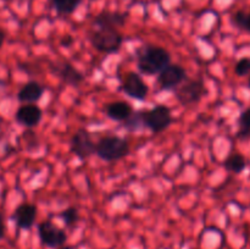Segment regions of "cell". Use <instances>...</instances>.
Wrapping results in <instances>:
<instances>
[{"mask_svg": "<svg viewBox=\"0 0 250 249\" xmlns=\"http://www.w3.org/2000/svg\"><path fill=\"white\" fill-rule=\"evenodd\" d=\"M136 60L137 67L142 73L154 76L171 63V55L163 46L146 44L136 50Z\"/></svg>", "mask_w": 250, "mask_h": 249, "instance_id": "obj_1", "label": "cell"}, {"mask_svg": "<svg viewBox=\"0 0 250 249\" xmlns=\"http://www.w3.org/2000/svg\"><path fill=\"white\" fill-rule=\"evenodd\" d=\"M88 39L95 50L105 54L116 53L124 42L117 28L104 26H92L88 32Z\"/></svg>", "mask_w": 250, "mask_h": 249, "instance_id": "obj_2", "label": "cell"}, {"mask_svg": "<svg viewBox=\"0 0 250 249\" xmlns=\"http://www.w3.org/2000/svg\"><path fill=\"white\" fill-rule=\"evenodd\" d=\"M129 153V143L127 139L119 136L103 137L95 144V154L102 160L112 163L124 159Z\"/></svg>", "mask_w": 250, "mask_h": 249, "instance_id": "obj_3", "label": "cell"}, {"mask_svg": "<svg viewBox=\"0 0 250 249\" xmlns=\"http://www.w3.org/2000/svg\"><path fill=\"white\" fill-rule=\"evenodd\" d=\"M205 93L207 88L202 80H189V78H187L173 90L176 99L182 106H192L198 104L203 99Z\"/></svg>", "mask_w": 250, "mask_h": 249, "instance_id": "obj_4", "label": "cell"}, {"mask_svg": "<svg viewBox=\"0 0 250 249\" xmlns=\"http://www.w3.org/2000/svg\"><path fill=\"white\" fill-rule=\"evenodd\" d=\"M144 127L150 129L154 134L165 131L172 124V115L170 107L158 104L150 110H143Z\"/></svg>", "mask_w": 250, "mask_h": 249, "instance_id": "obj_5", "label": "cell"}, {"mask_svg": "<svg viewBox=\"0 0 250 249\" xmlns=\"http://www.w3.org/2000/svg\"><path fill=\"white\" fill-rule=\"evenodd\" d=\"M38 237L42 246L50 249H58L65 246L67 242V234L65 229L56 226L51 220H45L38 224Z\"/></svg>", "mask_w": 250, "mask_h": 249, "instance_id": "obj_6", "label": "cell"}, {"mask_svg": "<svg viewBox=\"0 0 250 249\" xmlns=\"http://www.w3.org/2000/svg\"><path fill=\"white\" fill-rule=\"evenodd\" d=\"M95 144L88 129L78 128L71 137L70 149L80 160H85L95 154Z\"/></svg>", "mask_w": 250, "mask_h": 249, "instance_id": "obj_7", "label": "cell"}, {"mask_svg": "<svg viewBox=\"0 0 250 249\" xmlns=\"http://www.w3.org/2000/svg\"><path fill=\"white\" fill-rule=\"evenodd\" d=\"M188 78L187 71L178 63H168L158 73V84L163 90H175Z\"/></svg>", "mask_w": 250, "mask_h": 249, "instance_id": "obj_8", "label": "cell"}, {"mask_svg": "<svg viewBox=\"0 0 250 249\" xmlns=\"http://www.w3.org/2000/svg\"><path fill=\"white\" fill-rule=\"evenodd\" d=\"M121 89L129 98L139 100V102L146 100L149 93V87L143 81L142 76H139L137 72H132V71L125 76Z\"/></svg>", "mask_w": 250, "mask_h": 249, "instance_id": "obj_9", "label": "cell"}, {"mask_svg": "<svg viewBox=\"0 0 250 249\" xmlns=\"http://www.w3.org/2000/svg\"><path fill=\"white\" fill-rule=\"evenodd\" d=\"M43 117V111L37 104H23L17 109L15 120L17 124L27 128H34L38 126Z\"/></svg>", "mask_w": 250, "mask_h": 249, "instance_id": "obj_10", "label": "cell"}, {"mask_svg": "<svg viewBox=\"0 0 250 249\" xmlns=\"http://www.w3.org/2000/svg\"><path fill=\"white\" fill-rule=\"evenodd\" d=\"M53 71L63 83L71 87H78L84 81V75L67 61L58 62L53 66Z\"/></svg>", "mask_w": 250, "mask_h": 249, "instance_id": "obj_11", "label": "cell"}, {"mask_svg": "<svg viewBox=\"0 0 250 249\" xmlns=\"http://www.w3.org/2000/svg\"><path fill=\"white\" fill-rule=\"evenodd\" d=\"M37 207L34 204L22 203L15 209L12 220L19 229H31L36 224Z\"/></svg>", "mask_w": 250, "mask_h": 249, "instance_id": "obj_12", "label": "cell"}, {"mask_svg": "<svg viewBox=\"0 0 250 249\" xmlns=\"http://www.w3.org/2000/svg\"><path fill=\"white\" fill-rule=\"evenodd\" d=\"M45 88L36 81L27 82L17 93V100L22 104H37L43 97Z\"/></svg>", "mask_w": 250, "mask_h": 249, "instance_id": "obj_13", "label": "cell"}, {"mask_svg": "<svg viewBox=\"0 0 250 249\" xmlns=\"http://www.w3.org/2000/svg\"><path fill=\"white\" fill-rule=\"evenodd\" d=\"M127 12L119 11H102L93 19L92 26H104V27H117L124 26L126 22Z\"/></svg>", "mask_w": 250, "mask_h": 249, "instance_id": "obj_14", "label": "cell"}, {"mask_svg": "<svg viewBox=\"0 0 250 249\" xmlns=\"http://www.w3.org/2000/svg\"><path fill=\"white\" fill-rule=\"evenodd\" d=\"M133 107L128 104L127 102H112L105 106V112L109 119L114 120L117 122H124L133 114Z\"/></svg>", "mask_w": 250, "mask_h": 249, "instance_id": "obj_15", "label": "cell"}, {"mask_svg": "<svg viewBox=\"0 0 250 249\" xmlns=\"http://www.w3.org/2000/svg\"><path fill=\"white\" fill-rule=\"evenodd\" d=\"M224 166L227 171L233 173H241L242 171L246 170L247 167V161L242 154L234 153L231 154L226 158V160L224 161Z\"/></svg>", "mask_w": 250, "mask_h": 249, "instance_id": "obj_16", "label": "cell"}, {"mask_svg": "<svg viewBox=\"0 0 250 249\" xmlns=\"http://www.w3.org/2000/svg\"><path fill=\"white\" fill-rule=\"evenodd\" d=\"M82 0H51L54 9L59 15H71L77 10Z\"/></svg>", "mask_w": 250, "mask_h": 249, "instance_id": "obj_17", "label": "cell"}, {"mask_svg": "<svg viewBox=\"0 0 250 249\" xmlns=\"http://www.w3.org/2000/svg\"><path fill=\"white\" fill-rule=\"evenodd\" d=\"M122 124H124L125 128L129 132L141 131L142 128H144L143 110H141V111H133V114L126 121L122 122Z\"/></svg>", "mask_w": 250, "mask_h": 249, "instance_id": "obj_18", "label": "cell"}, {"mask_svg": "<svg viewBox=\"0 0 250 249\" xmlns=\"http://www.w3.org/2000/svg\"><path fill=\"white\" fill-rule=\"evenodd\" d=\"M239 129L237 132L238 138H250V107L244 110L238 120Z\"/></svg>", "mask_w": 250, "mask_h": 249, "instance_id": "obj_19", "label": "cell"}, {"mask_svg": "<svg viewBox=\"0 0 250 249\" xmlns=\"http://www.w3.org/2000/svg\"><path fill=\"white\" fill-rule=\"evenodd\" d=\"M232 22L238 28L250 32V10L249 11L238 10L237 12H234V15L232 16Z\"/></svg>", "mask_w": 250, "mask_h": 249, "instance_id": "obj_20", "label": "cell"}, {"mask_svg": "<svg viewBox=\"0 0 250 249\" xmlns=\"http://www.w3.org/2000/svg\"><path fill=\"white\" fill-rule=\"evenodd\" d=\"M60 217L62 219L65 226L72 227L73 225L77 224L78 220H80V212H78L77 208L70 207L61 212Z\"/></svg>", "mask_w": 250, "mask_h": 249, "instance_id": "obj_21", "label": "cell"}, {"mask_svg": "<svg viewBox=\"0 0 250 249\" xmlns=\"http://www.w3.org/2000/svg\"><path fill=\"white\" fill-rule=\"evenodd\" d=\"M237 75L239 77H243L250 73V58H242L241 60H238V62L236 63V67H234Z\"/></svg>", "mask_w": 250, "mask_h": 249, "instance_id": "obj_22", "label": "cell"}, {"mask_svg": "<svg viewBox=\"0 0 250 249\" xmlns=\"http://www.w3.org/2000/svg\"><path fill=\"white\" fill-rule=\"evenodd\" d=\"M72 43H73V38L71 36H63L60 41L61 46H63V48H70V46L72 45Z\"/></svg>", "mask_w": 250, "mask_h": 249, "instance_id": "obj_23", "label": "cell"}, {"mask_svg": "<svg viewBox=\"0 0 250 249\" xmlns=\"http://www.w3.org/2000/svg\"><path fill=\"white\" fill-rule=\"evenodd\" d=\"M5 237V224H4V216L0 212V241Z\"/></svg>", "mask_w": 250, "mask_h": 249, "instance_id": "obj_24", "label": "cell"}, {"mask_svg": "<svg viewBox=\"0 0 250 249\" xmlns=\"http://www.w3.org/2000/svg\"><path fill=\"white\" fill-rule=\"evenodd\" d=\"M5 38H6V33H5L4 29L0 28V49H1L2 44H4L5 42Z\"/></svg>", "mask_w": 250, "mask_h": 249, "instance_id": "obj_25", "label": "cell"}, {"mask_svg": "<svg viewBox=\"0 0 250 249\" xmlns=\"http://www.w3.org/2000/svg\"><path fill=\"white\" fill-rule=\"evenodd\" d=\"M58 249H75V246H62Z\"/></svg>", "mask_w": 250, "mask_h": 249, "instance_id": "obj_26", "label": "cell"}, {"mask_svg": "<svg viewBox=\"0 0 250 249\" xmlns=\"http://www.w3.org/2000/svg\"><path fill=\"white\" fill-rule=\"evenodd\" d=\"M249 88H250V78H249Z\"/></svg>", "mask_w": 250, "mask_h": 249, "instance_id": "obj_27", "label": "cell"}]
</instances>
